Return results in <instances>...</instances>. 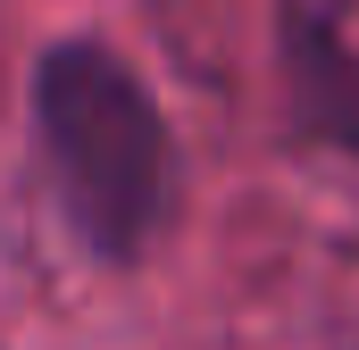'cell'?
Instances as JSON below:
<instances>
[{"label": "cell", "mask_w": 359, "mask_h": 350, "mask_svg": "<svg viewBox=\"0 0 359 350\" xmlns=\"http://www.w3.org/2000/svg\"><path fill=\"white\" fill-rule=\"evenodd\" d=\"M34 142L92 259H142L176 209V134L151 84L109 42H50L34 59Z\"/></svg>", "instance_id": "1"}, {"label": "cell", "mask_w": 359, "mask_h": 350, "mask_svg": "<svg viewBox=\"0 0 359 350\" xmlns=\"http://www.w3.org/2000/svg\"><path fill=\"white\" fill-rule=\"evenodd\" d=\"M284 84H292L301 134L359 159V50L326 8H301V0L284 8Z\"/></svg>", "instance_id": "2"}]
</instances>
